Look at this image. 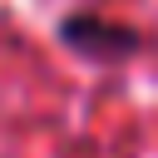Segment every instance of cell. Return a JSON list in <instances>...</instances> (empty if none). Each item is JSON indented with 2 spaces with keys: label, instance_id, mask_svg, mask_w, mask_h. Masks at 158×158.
Wrapping results in <instances>:
<instances>
[{
  "label": "cell",
  "instance_id": "1",
  "mask_svg": "<svg viewBox=\"0 0 158 158\" xmlns=\"http://www.w3.org/2000/svg\"><path fill=\"white\" fill-rule=\"evenodd\" d=\"M64 40L84 54H99V59H118L128 49H138V35L123 30V25H109L99 15H69L64 20Z\"/></svg>",
  "mask_w": 158,
  "mask_h": 158
}]
</instances>
